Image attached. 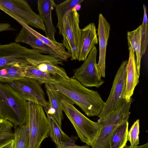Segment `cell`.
Masks as SVG:
<instances>
[{"label": "cell", "mask_w": 148, "mask_h": 148, "mask_svg": "<svg viewBox=\"0 0 148 148\" xmlns=\"http://www.w3.org/2000/svg\"><path fill=\"white\" fill-rule=\"evenodd\" d=\"M53 75L55 81L52 84L55 88L88 116H98L105 102L97 91L88 89L74 77L66 79L58 75Z\"/></svg>", "instance_id": "1"}, {"label": "cell", "mask_w": 148, "mask_h": 148, "mask_svg": "<svg viewBox=\"0 0 148 148\" xmlns=\"http://www.w3.org/2000/svg\"><path fill=\"white\" fill-rule=\"evenodd\" d=\"M0 119L18 126L27 124L29 119L27 102L18 96L8 83L0 82Z\"/></svg>", "instance_id": "2"}, {"label": "cell", "mask_w": 148, "mask_h": 148, "mask_svg": "<svg viewBox=\"0 0 148 148\" xmlns=\"http://www.w3.org/2000/svg\"><path fill=\"white\" fill-rule=\"evenodd\" d=\"M62 103L63 111L73 125L78 137L83 142L91 146L99 134L98 123L82 113L75 107L72 101L63 100Z\"/></svg>", "instance_id": "3"}, {"label": "cell", "mask_w": 148, "mask_h": 148, "mask_svg": "<svg viewBox=\"0 0 148 148\" xmlns=\"http://www.w3.org/2000/svg\"><path fill=\"white\" fill-rule=\"evenodd\" d=\"M29 139L28 148H39L42 141L49 136L50 123L44 108L32 102H27Z\"/></svg>", "instance_id": "4"}, {"label": "cell", "mask_w": 148, "mask_h": 148, "mask_svg": "<svg viewBox=\"0 0 148 148\" xmlns=\"http://www.w3.org/2000/svg\"><path fill=\"white\" fill-rule=\"evenodd\" d=\"M77 5L68 11L64 16L59 32V34L63 37L62 43L71 55L72 60H78L81 37V29L79 26V15L77 12Z\"/></svg>", "instance_id": "5"}, {"label": "cell", "mask_w": 148, "mask_h": 148, "mask_svg": "<svg viewBox=\"0 0 148 148\" xmlns=\"http://www.w3.org/2000/svg\"><path fill=\"white\" fill-rule=\"evenodd\" d=\"M0 10L20 24H25L39 29L47 33L44 23L38 14L23 0H0Z\"/></svg>", "instance_id": "6"}, {"label": "cell", "mask_w": 148, "mask_h": 148, "mask_svg": "<svg viewBox=\"0 0 148 148\" xmlns=\"http://www.w3.org/2000/svg\"><path fill=\"white\" fill-rule=\"evenodd\" d=\"M127 63V60H123L116 73L109 97L98 116L99 120L108 118L120 106L125 100Z\"/></svg>", "instance_id": "7"}, {"label": "cell", "mask_w": 148, "mask_h": 148, "mask_svg": "<svg viewBox=\"0 0 148 148\" xmlns=\"http://www.w3.org/2000/svg\"><path fill=\"white\" fill-rule=\"evenodd\" d=\"M19 97L39 105L43 108L48 105L41 84L36 80L25 77L8 83Z\"/></svg>", "instance_id": "8"}, {"label": "cell", "mask_w": 148, "mask_h": 148, "mask_svg": "<svg viewBox=\"0 0 148 148\" xmlns=\"http://www.w3.org/2000/svg\"><path fill=\"white\" fill-rule=\"evenodd\" d=\"M97 52L95 46L81 66L73 70L74 78L85 87L99 88L104 82L97 68Z\"/></svg>", "instance_id": "9"}, {"label": "cell", "mask_w": 148, "mask_h": 148, "mask_svg": "<svg viewBox=\"0 0 148 148\" xmlns=\"http://www.w3.org/2000/svg\"><path fill=\"white\" fill-rule=\"evenodd\" d=\"M30 49L15 42L0 44V69L17 63L29 65L27 59Z\"/></svg>", "instance_id": "10"}, {"label": "cell", "mask_w": 148, "mask_h": 148, "mask_svg": "<svg viewBox=\"0 0 148 148\" xmlns=\"http://www.w3.org/2000/svg\"><path fill=\"white\" fill-rule=\"evenodd\" d=\"M45 84L49 101L48 106L43 108L45 112L51 114L61 126L63 118L62 101H72L55 88L52 84L46 83Z\"/></svg>", "instance_id": "11"}, {"label": "cell", "mask_w": 148, "mask_h": 148, "mask_svg": "<svg viewBox=\"0 0 148 148\" xmlns=\"http://www.w3.org/2000/svg\"><path fill=\"white\" fill-rule=\"evenodd\" d=\"M110 26L101 13L99 16L97 29L99 43V57L97 64L98 71L100 77L105 76L106 56L108 41L109 38Z\"/></svg>", "instance_id": "12"}, {"label": "cell", "mask_w": 148, "mask_h": 148, "mask_svg": "<svg viewBox=\"0 0 148 148\" xmlns=\"http://www.w3.org/2000/svg\"><path fill=\"white\" fill-rule=\"evenodd\" d=\"M96 30L95 25L93 23H90L81 29L78 59L79 61H85L95 45L98 43Z\"/></svg>", "instance_id": "13"}, {"label": "cell", "mask_w": 148, "mask_h": 148, "mask_svg": "<svg viewBox=\"0 0 148 148\" xmlns=\"http://www.w3.org/2000/svg\"><path fill=\"white\" fill-rule=\"evenodd\" d=\"M129 57L126 69L125 90L124 100L129 101L132 96L135 88L139 82L136 64L135 53L131 48H128Z\"/></svg>", "instance_id": "14"}, {"label": "cell", "mask_w": 148, "mask_h": 148, "mask_svg": "<svg viewBox=\"0 0 148 148\" xmlns=\"http://www.w3.org/2000/svg\"><path fill=\"white\" fill-rule=\"evenodd\" d=\"M15 42L27 44L32 49L39 50L42 53L60 58L59 55L55 51L23 27L17 34Z\"/></svg>", "instance_id": "15"}, {"label": "cell", "mask_w": 148, "mask_h": 148, "mask_svg": "<svg viewBox=\"0 0 148 148\" xmlns=\"http://www.w3.org/2000/svg\"><path fill=\"white\" fill-rule=\"evenodd\" d=\"M39 15L43 21L47 30L46 37L49 40L56 41L55 39L56 30L52 22L51 12L56 3L53 0H38Z\"/></svg>", "instance_id": "16"}, {"label": "cell", "mask_w": 148, "mask_h": 148, "mask_svg": "<svg viewBox=\"0 0 148 148\" xmlns=\"http://www.w3.org/2000/svg\"><path fill=\"white\" fill-rule=\"evenodd\" d=\"M141 25L136 29L127 33L128 48H131L136 54L137 70L140 76V61L142 57L141 52Z\"/></svg>", "instance_id": "17"}, {"label": "cell", "mask_w": 148, "mask_h": 148, "mask_svg": "<svg viewBox=\"0 0 148 148\" xmlns=\"http://www.w3.org/2000/svg\"><path fill=\"white\" fill-rule=\"evenodd\" d=\"M25 65L17 63L0 69V82L9 83L25 77Z\"/></svg>", "instance_id": "18"}, {"label": "cell", "mask_w": 148, "mask_h": 148, "mask_svg": "<svg viewBox=\"0 0 148 148\" xmlns=\"http://www.w3.org/2000/svg\"><path fill=\"white\" fill-rule=\"evenodd\" d=\"M21 25L53 49L59 55L60 59L63 61H65L71 57V54L66 51V48L62 43L49 40L25 24L23 23Z\"/></svg>", "instance_id": "19"}, {"label": "cell", "mask_w": 148, "mask_h": 148, "mask_svg": "<svg viewBox=\"0 0 148 148\" xmlns=\"http://www.w3.org/2000/svg\"><path fill=\"white\" fill-rule=\"evenodd\" d=\"M99 125L98 134L91 148H110V143L112 136L119 125Z\"/></svg>", "instance_id": "20"}, {"label": "cell", "mask_w": 148, "mask_h": 148, "mask_svg": "<svg viewBox=\"0 0 148 148\" xmlns=\"http://www.w3.org/2000/svg\"><path fill=\"white\" fill-rule=\"evenodd\" d=\"M50 123L49 136L56 145L63 142H75L62 130L61 126L50 114L45 112Z\"/></svg>", "instance_id": "21"}, {"label": "cell", "mask_w": 148, "mask_h": 148, "mask_svg": "<svg viewBox=\"0 0 148 148\" xmlns=\"http://www.w3.org/2000/svg\"><path fill=\"white\" fill-rule=\"evenodd\" d=\"M128 125L127 121L119 125L116 128L111 140L110 148H123L126 145Z\"/></svg>", "instance_id": "22"}, {"label": "cell", "mask_w": 148, "mask_h": 148, "mask_svg": "<svg viewBox=\"0 0 148 148\" xmlns=\"http://www.w3.org/2000/svg\"><path fill=\"white\" fill-rule=\"evenodd\" d=\"M24 76L35 80L41 84L46 83L53 84L55 81L53 75L43 72L36 67L30 65L25 66Z\"/></svg>", "instance_id": "23"}, {"label": "cell", "mask_w": 148, "mask_h": 148, "mask_svg": "<svg viewBox=\"0 0 148 148\" xmlns=\"http://www.w3.org/2000/svg\"><path fill=\"white\" fill-rule=\"evenodd\" d=\"M14 148H28L29 132L28 123L21 126L14 125Z\"/></svg>", "instance_id": "24"}, {"label": "cell", "mask_w": 148, "mask_h": 148, "mask_svg": "<svg viewBox=\"0 0 148 148\" xmlns=\"http://www.w3.org/2000/svg\"><path fill=\"white\" fill-rule=\"evenodd\" d=\"M83 1L84 0H67L56 4L55 8L58 21L56 27L59 30L61 27L63 18L66 13Z\"/></svg>", "instance_id": "25"}, {"label": "cell", "mask_w": 148, "mask_h": 148, "mask_svg": "<svg viewBox=\"0 0 148 148\" xmlns=\"http://www.w3.org/2000/svg\"><path fill=\"white\" fill-rule=\"evenodd\" d=\"M13 125L9 121L0 119V147L14 139Z\"/></svg>", "instance_id": "26"}, {"label": "cell", "mask_w": 148, "mask_h": 148, "mask_svg": "<svg viewBox=\"0 0 148 148\" xmlns=\"http://www.w3.org/2000/svg\"><path fill=\"white\" fill-rule=\"evenodd\" d=\"M36 68L43 72L52 75H58L66 79L69 78L64 68L58 66L48 63H44L39 65Z\"/></svg>", "instance_id": "27"}, {"label": "cell", "mask_w": 148, "mask_h": 148, "mask_svg": "<svg viewBox=\"0 0 148 148\" xmlns=\"http://www.w3.org/2000/svg\"><path fill=\"white\" fill-rule=\"evenodd\" d=\"M144 16L141 25V52L142 56L144 55L146 50L148 42V25L147 16V7L143 5Z\"/></svg>", "instance_id": "28"}, {"label": "cell", "mask_w": 148, "mask_h": 148, "mask_svg": "<svg viewBox=\"0 0 148 148\" xmlns=\"http://www.w3.org/2000/svg\"><path fill=\"white\" fill-rule=\"evenodd\" d=\"M139 119L134 122L128 132L127 139L130 141V145L133 146H138L139 143Z\"/></svg>", "instance_id": "29"}, {"label": "cell", "mask_w": 148, "mask_h": 148, "mask_svg": "<svg viewBox=\"0 0 148 148\" xmlns=\"http://www.w3.org/2000/svg\"><path fill=\"white\" fill-rule=\"evenodd\" d=\"M56 148H90L89 146L85 145L80 146L75 142H63L56 145Z\"/></svg>", "instance_id": "30"}, {"label": "cell", "mask_w": 148, "mask_h": 148, "mask_svg": "<svg viewBox=\"0 0 148 148\" xmlns=\"http://www.w3.org/2000/svg\"><path fill=\"white\" fill-rule=\"evenodd\" d=\"M10 24L6 23H0V32L7 31H16Z\"/></svg>", "instance_id": "31"}, {"label": "cell", "mask_w": 148, "mask_h": 148, "mask_svg": "<svg viewBox=\"0 0 148 148\" xmlns=\"http://www.w3.org/2000/svg\"><path fill=\"white\" fill-rule=\"evenodd\" d=\"M14 139L0 147V148H14Z\"/></svg>", "instance_id": "32"}, {"label": "cell", "mask_w": 148, "mask_h": 148, "mask_svg": "<svg viewBox=\"0 0 148 148\" xmlns=\"http://www.w3.org/2000/svg\"><path fill=\"white\" fill-rule=\"evenodd\" d=\"M123 148H148V143H147L142 145L136 146L126 145Z\"/></svg>", "instance_id": "33"}, {"label": "cell", "mask_w": 148, "mask_h": 148, "mask_svg": "<svg viewBox=\"0 0 148 148\" xmlns=\"http://www.w3.org/2000/svg\"><path fill=\"white\" fill-rule=\"evenodd\" d=\"M39 148H41V147H40Z\"/></svg>", "instance_id": "34"}]
</instances>
